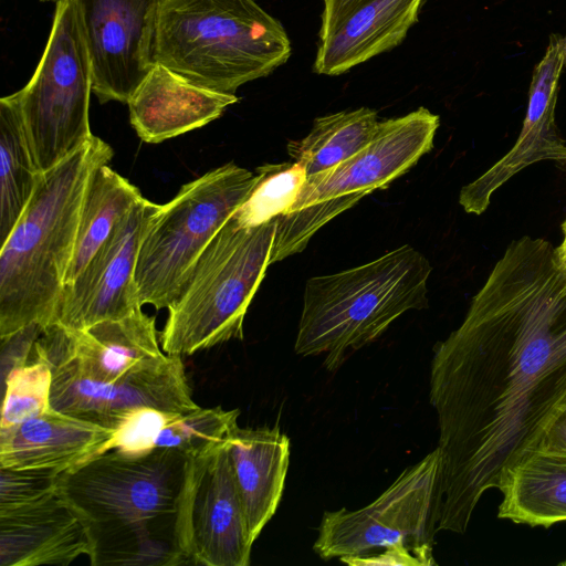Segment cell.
Instances as JSON below:
<instances>
[{"label":"cell","instance_id":"cell-31","mask_svg":"<svg viewBox=\"0 0 566 566\" xmlns=\"http://www.w3.org/2000/svg\"><path fill=\"white\" fill-rule=\"evenodd\" d=\"M364 0H324L321 29H326L346 15Z\"/></svg>","mask_w":566,"mask_h":566},{"label":"cell","instance_id":"cell-3","mask_svg":"<svg viewBox=\"0 0 566 566\" xmlns=\"http://www.w3.org/2000/svg\"><path fill=\"white\" fill-rule=\"evenodd\" d=\"M92 135L43 172L27 208L0 249V338L53 318L65 284L88 180L113 158Z\"/></svg>","mask_w":566,"mask_h":566},{"label":"cell","instance_id":"cell-24","mask_svg":"<svg viewBox=\"0 0 566 566\" xmlns=\"http://www.w3.org/2000/svg\"><path fill=\"white\" fill-rule=\"evenodd\" d=\"M43 172L35 164L17 92L0 99V245L31 200Z\"/></svg>","mask_w":566,"mask_h":566},{"label":"cell","instance_id":"cell-6","mask_svg":"<svg viewBox=\"0 0 566 566\" xmlns=\"http://www.w3.org/2000/svg\"><path fill=\"white\" fill-rule=\"evenodd\" d=\"M275 219L241 227L231 217L202 251L167 308L159 335L168 355H192L243 338V322L270 263Z\"/></svg>","mask_w":566,"mask_h":566},{"label":"cell","instance_id":"cell-20","mask_svg":"<svg viewBox=\"0 0 566 566\" xmlns=\"http://www.w3.org/2000/svg\"><path fill=\"white\" fill-rule=\"evenodd\" d=\"M423 0H364L319 30L314 71L339 75L397 46L416 23Z\"/></svg>","mask_w":566,"mask_h":566},{"label":"cell","instance_id":"cell-8","mask_svg":"<svg viewBox=\"0 0 566 566\" xmlns=\"http://www.w3.org/2000/svg\"><path fill=\"white\" fill-rule=\"evenodd\" d=\"M439 123V116L424 107L379 122L365 148L308 176L293 206L275 219L270 263L302 252L328 221L406 174L432 149Z\"/></svg>","mask_w":566,"mask_h":566},{"label":"cell","instance_id":"cell-26","mask_svg":"<svg viewBox=\"0 0 566 566\" xmlns=\"http://www.w3.org/2000/svg\"><path fill=\"white\" fill-rule=\"evenodd\" d=\"M379 122L368 107L342 111L315 118L310 133L290 140L286 149L307 177L326 170L365 148L374 138Z\"/></svg>","mask_w":566,"mask_h":566},{"label":"cell","instance_id":"cell-27","mask_svg":"<svg viewBox=\"0 0 566 566\" xmlns=\"http://www.w3.org/2000/svg\"><path fill=\"white\" fill-rule=\"evenodd\" d=\"M256 172V184L231 216L241 227L261 226L284 214L307 179L305 169L295 161L263 165Z\"/></svg>","mask_w":566,"mask_h":566},{"label":"cell","instance_id":"cell-33","mask_svg":"<svg viewBox=\"0 0 566 566\" xmlns=\"http://www.w3.org/2000/svg\"><path fill=\"white\" fill-rule=\"evenodd\" d=\"M40 1H43V2H51V1H54V2H56V1H59V0H40Z\"/></svg>","mask_w":566,"mask_h":566},{"label":"cell","instance_id":"cell-18","mask_svg":"<svg viewBox=\"0 0 566 566\" xmlns=\"http://www.w3.org/2000/svg\"><path fill=\"white\" fill-rule=\"evenodd\" d=\"M114 433V429L50 408L0 429V468L64 472L106 452Z\"/></svg>","mask_w":566,"mask_h":566},{"label":"cell","instance_id":"cell-9","mask_svg":"<svg viewBox=\"0 0 566 566\" xmlns=\"http://www.w3.org/2000/svg\"><path fill=\"white\" fill-rule=\"evenodd\" d=\"M259 174L233 163L185 184L160 210L140 244L135 280L142 306L168 308L196 261L245 200Z\"/></svg>","mask_w":566,"mask_h":566},{"label":"cell","instance_id":"cell-2","mask_svg":"<svg viewBox=\"0 0 566 566\" xmlns=\"http://www.w3.org/2000/svg\"><path fill=\"white\" fill-rule=\"evenodd\" d=\"M192 461L167 449L109 450L61 474L59 490L88 531L91 565L192 564L187 536Z\"/></svg>","mask_w":566,"mask_h":566},{"label":"cell","instance_id":"cell-16","mask_svg":"<svg viewBox=\"0 0 566 566\" xmlns=\"http://www.w3.org/2000/svg\"><path fill=\"white\" fill-rule=\"evenodd\" d=\"M566 66L562 40L551 38L542 60L533 70L528 104L514 146L474 181L462 187L459 203L465 212L481 214L493 193L522 169L542 160L566 166V142L555 123L558 82Z\"/></svg>","mask_w":566,"mask_h":566},{"label":"cell","instance_id":"cell-13","mask_svg":"<svg viewBox=\"0 0 566 566\" xmlns=\"http://www.w3.org/2000/svg\"><path fill=\"white\" fill-rule=\"evenodd\" d=\"M163 0H76L99 103L129 101L151 70Z\"/></svg>","mask_w":566,"mask_h":566},{"label":"cell","instance_id":"cell-14","mask_svg":"<svg viewBox=\"0 0 566 566\" xmlns=\"http://www.w3.org/2000/svg\"><path fill=\"white\" fill-rule=\"evenodd\" d=\"M187 536L192 564H250L253 542L234 481L228 442L192 461Z\"/></svg>","mask_w":566,"mask_h":566},{"label":"cell","instance_id":"cell-5","mask_svg":"<svg viewBox=\"0 0 566 566\" xmlns=\"http://www.w3.org/2000/svg\"><path fill=\"white\" fill-rule=\"evenodd\" d=\"M430 273L427 258L405 244L363 265L308 279L295 353L324 354V367L335 370L400 315L428 306Z\"/></svg>","mask_w":566,"mask_h":566},{"label":"cell","instance_id":"cell-11","mask_svg":"<svg viewBox=\"0 0 566 566\" xmlns=\"http://www.w3.org/2000/svg\"><path fill=\"white\" fill-rule=\"evenodd\" d=\"M48 363L52 368L51 408L115 431L125 417L139 409L185 412L198 407L181 356L166 354L112 381L87 378L64 359Z\"/></svg>","mask_w":566,"mask_h":566},{"label":"cell","instance_id":"cell-22","mask_svg":"<svg viewBox=\"0 0 566 566\" xmlns=\"http://www.w3.org/2000/svg\"><path fill=\"white\" fill-rule=\"evenodd\" d=\"M228 452L254 543L281 501L290 463V440L277 424L238 427L228 440Z\"/></svg>","mask_w":566,"mask_h":566},{"label":"cell","instance_id":"cell-32","mask_svg":"<svg viewBox=\"0 0 566 566\" xmlns=\"http://www.w3.org/2000/svg\"><path fill=\"white\" fill-rule=\"evenodd\" d=\"M563 231V241L559 247H557V251L562 260L566 263V220L562 224Z\"/></svg>","mask_w":566,"mask_h":566},{"label":"cell","instance_id":"cell-7","mask_svg":"<svg viewBox=\"0 0 566 566\" xmlns=\"http://www.w3.org/2000/svg\"><path fill=\"white\" fill-rule=\"evenodd\" d=\"M438 448L396 480L368 505L324 512L314 552L349 565H436L439 522Z\"/></svg>","mask_w":566,"mask_h":566},{"label":"cell","instance_id":"cell-25","mask_svg":"<svg viewBox=\"0 0 566 566\" xmlns=\"http://www.w3.org/2000/svg\"><path fill=\"white\" fill-rule=\"evenodd\" d=\"M142 197L139 189L108 164H103L94 170L84 195L65 284L81 273Z\"/></svg>","mask_w":566,"mask_h":566},{"label":"cell","instance_id":"cell-17","mask_svg":"<svg viewBox=\"0 0 566 566\" xmlns=\"http://www.w3.org/2000/svg\"><path fill=\"white\" fill-rule=\"evenodd\" d=\"M90 554L86 524L59 489L32 504L0 510V566H66Z\"/></svg>","mask_w":566,"mask_h":566},{"label":"cell","instance_id":"cell-1","mask_svg":"<svg viewBox=\"0 0 566 566\" xmlns=\"http://www.w3.org/2000/svg\"><path fill=\"white\" fill-rule=\"evenodd\" d=\"M438 531L464 533L505 469L566 409V263L541 238L512 241L461 323L433 349Z\"/></svg>","mask_w":566,"mask_h":566},{"label":"cell","instance_id":"cell-21","mask_svg":"<svg viewBox=\"0 0 566 566\" xmlns=\"http://www.w3.org/2000/svg\"><path fill=\"white\" fill-rule=\"evenodd\" d=\"M239 409L196 407L185 412L139 409L116 429L106 451L142 454L155 449L197 459L228 442L239 427Z\"/></svg>","mask_w":566,"mask_h":566},{"label":"cell","instance_id":"cell-29","mask_svg":"<svg viewBox=\"0 0 566 566\" xmlns=\"http://www.w3.org/2000/svg\"><path fill=\"white\" fill-rule=\"evenodd\" d=\"M48 469L0 468V510L38 502L59 489L61 474Z\"/></svg>","mask_w":566,"mask_h":566},{"label":"cell","instance_id":"cell-4","mask_svg":"<svg viewBox=\"0 0 566 566\" xmlns=\"http://www.w3.org/2000/svg\"><path fill=\"white\" fill-rule=\"evenodd\" d=\"M291 42L254 0H163L154 61L191 83L235 94L284 64Z\"/></svg>","mask_w":566,"mask_h":566},{"label":"cell","instance_id":"cell-23","mask_svg":"<svg viewBox=\"0 0 566 566\" xmlns=\"http://www.w3.org/2000/svg\"><path fill=\"white\" fill-rule=\"evenodd\" d=\"M497 516L549 527L566 522V452L533 449L503 472Z\"/></svg>","mask_w":566,"mask_h":566},{"label":"cell","instance_id":"cell-10","mask_svg":"<svg viewBox=\"0 0 566 566\" xmlns=\"http://www.w3.org/2000/svg\"><path fill=\"white\" fill-rule=\"evenodd\" d=\"M92 61L76 0H59L40 62L17 92L31 150L45 172L91 137Z\"/></svg>","mask_w":566,"mask_h":566},{"label":"cell","instance_id":"cell-28","mask_svg":"<svg viewBox=\"0 0 566 566\" xmlns=\"http://www.w3.org/2000/svg\"><path fill=\"white\" fill-rule=\"evenodd\" d=\"M31 361L11 367L4 378L0 429L14 427L51 408V365L31 349Z\"/></svg>","mask_w":566,"mask_h":566},{"label":"cell","instance_id":"cell-12","mask_svg":"<svg viewBox=\"0 0 566 566\" xmlns=\"http://www.w3.org/2000/svg\"><path fill=\"white\" fill-rule=\"evenodd\" d=\"M160 208L144 197L134 205L81 273L64 285L51 323L74 332L143 307L135 280L137 258Z\"/></svg>","mask_w":566,"mask_h":566},{"label":"cell","instance_id":"cell-19","mask_svg":"<svg viewBox=\"0 0 566 566\" xmlns=\"http://www.w3.org/2000/svg\"><path fill=\"white\" fill-rule=\"evenodd\" d=\"M235 94L200 87L155 63L129 101V120L145 143L158 144L219 118Z\"/></svg>","mask_w":566,"mask_h":566},{"label":"cell","instance_id":"cell-15","mask_svg":"<svg viewBox=\"0 0 566 566\" xmlns=\"http://www.w3.org/2000/svg\"><path fill=\"white\" fill-rule=\"evenodd\" d=\"M33 352L46 361L67 360L81 375L98 381L118 379L166 355L155 316L142 308L74 332L51 323L35 339Z\"/></svg>","mask_w":566,"mask_h":566},{"label":"cell","instance_id":"cell-30","mask_svg":"<svg viewBox=\"0 0 566 566\" xmlns=\"http://www.w3.org/2000/svg\"><path fill=\"white\" fill-rule=\"evenodd\" d=\"M535 449L566 452V409L547 427Z\"/></svg>","mask_w":566,"mask_h":566},{"label":"cell","instance_id":"cell-34","mask_svg":"<svg viewBox=\"0 0 566 566\" xmlns=\"http://www.w3.org/2000/svg\"><path fill=\"white\" fill-rule=\"evenodd\" d=\"M560 565H566V562L560 563Z\"/></svg>","mask_w":566,"mask_h":566}]
</instances>
